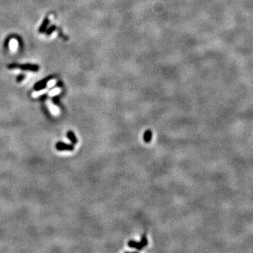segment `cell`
<instances>
[{
  "instance_id": "obj_1",
  "label": "cell",
  "mask_w": 253,
  "mask_h": 253,
  "mask_svg": "<svg viewBox=\"0 0 253 253\" xmlns=\"http://www.w3.org/2000/svg\"><path fill=\"white\" fill-rule=\"evenodd\" d=\"M127 245H128V246L130 247H132V248H136L137 250H142L143 249V247L147 246L148 245V240L146 238V237L145 236H143L142 237V240H141V241L139 242H137L135 241H133V240H131V241H128L127 242Z\"/></svg>"
},
{
  "instance_id": "obj_2",
  "label": "cell",
  "mask_w": 253,
  "mask_h": 253,
  "mask_svg": "<svg viewBox=\"0 0 253 253\" xmlns=\"http://www.w3.org/2000/svg\"><path fill=\"white\" fill-rule=\"evenodd\" d=\"M56 148L59 151L62 150L72 151L74 150L75 148L73 144H67V143L63 142H58L56 144Z\"/></svg>"
},
{
  "instance_id": "obj_3",
  "label": "cell",
  "mask_w": 253,
  "mask_h": 253,
  "mask_svg": "<svg viewBox=\"0 0 253 253\" xmlns=\"http://www.w3.org/2000/svg\"><path fill=\"white\" fill-rule=\"evenodd\" d=\"M9 46L10 51H11L12 53H15L18 50V48H19V41H18L16 39L13 38L9 41Z\"/></svg>"
},
{
  "instance_id": "obj_4",
  "label": "cell",
  "mask_w": 253,
  "mask_h": 253,
  "mask_svg": "<svg viewBox=\"0 0 253 253\" xmlns=\"http://www.w3.org/2000/svg\"><path fill=\"white\" fill-rule=\"evenodd\" d=\"M67 137L71 141V142L72 143V144L75 145L77 143V139L75 135L74 134V132H72V131H69L67 132Z\"/></svg>"
},
{
  "instance_id": "obj_5",
  "label": "cell",
  "mask_w": 253,
  "mask_h": 253,
  "mask_svg": "<svg viewBox=\"0 0 253 253\" xmlns=\"http://www.w3.org/2000/svg\"><path fill=\"white\" fill-rule=\"evenodd\" d=\"M152 132L150 130H147L144 132V134H143V140L146 143H149L150 142L151 139H152Z\"/></svg>"
},
{
  "instance_id": "obj_6",
  "label": "cell",
  "mask_w": 253,
  "mask_h": 253,
  "mask_svg": "<svg viewBox=\"0 0 253 253\" xmlns=\"http://www.w3.org/2000/svg\"><path fill=\"white\" fill-rule=\"evenodd\" d=\"M47 106H49V108L50 109L52 113L54 115H59V110L56 106H54L53 103L50 102V101H48L47 102Z\"/></svg>"
},
{
  "instance_id": "obj_7",
  "label": "cell",
  "mask_w": 253,
  "mask_h": 253,
  "mask_svg": "<svg viewBox=\"0 0 253 253\" xmlns=\"http://www.w3.org/2000/svg\"><path fill=\"white\" fill-rule=\"evenodd\" d=\"M61 92V89L60 88H55L54 89H52L51 91L49 92V95L50 96H54L56 95H58Z\"/></svg>"
},
{
  "instance_id": "obj_8",
  "label": "cell",
  "mask_w": 253,
  "mask_h": 253,
  "mask_svg": "<svg viewBox=\"0 0 253 253\" xmlns=\"http://www.w3.org/2000/svg\"><path fill=\"white\" fill-rule=\"evenodd\" d=\"M46 92V89H42L40 91H38V92H35L33 94V97H37L39 96L42 95L43 94H45Z\"/></svg>"
},
{
  "instance_id": "obj_9",
  "label": "cell",
  "mask_w": 253,
  "mask_h": 253,
  "mask_svg": "<svg viewBox=\"0 0 253 253\" xmlns=\"http://www.w3.org/2000/svg\"><path fill=\"white\" fill-rule=\"evenodd\" d=\"M56 80H49L48 82V83H47V87H49V88H51L52 87H54V86L56 85Z\"/></svg>"
}]
</instances>
